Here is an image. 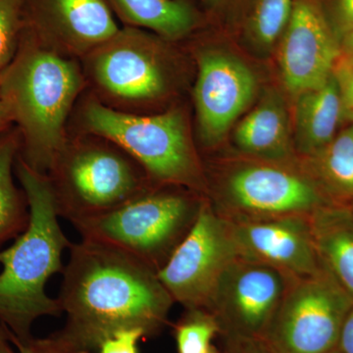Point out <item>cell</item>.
<instances>
[{
  "instance_id": "cell-1",
  "label": "cell",
  "mask_w": 353,
  "mask_h": 353,
  "mask_svg": "<svg viewBox=\"0 0 353 353\" xmlns=\"http://www.w3.org/2000/svg\"><path fill=\"white\" fill-rule=\"evenodd\" d=\"M69 250L57 299L66 322L52 334L65 347L94 353L118 332L138 329L150 336L167 324L175 301L157 270L101 241L82 239Z\"/></svg>"
},
{
  "instance_id": "cell-12",
  "label": "cell",
  "mask_w": 353,
  "mask_h": 353,
  "mask_svg": "<svg viewBox=\"0 0 353 353\" xmlns=\"http://www.w3.org/2000/svg\"><path fill=\"white\" fill-rule=\"evenodd\" d=\"M196 82L194 88L199 141L214 148L252 103L256 92L252 71L233 55L218 48L196 51Z\"/></svg>"
},
{
  "instance_id": "cell-26",
  "label": "cell",
  "mask_w": 353,
  "mask_h": 353,
  "mask_svg": "<svg viewBox=\"0 0 353 353\" xmlns=\"http://www.w3.org/2000/svg\"><path fill=\"white\" fill-rule=\"evenodd\" d=\"M340 92L343 123H353V67L341 58L333 72Z\"/></svg>"
},
{
  "instance_id": "cell-7",
  "label": "cell",
  "mask_w": 353,
  "mask_h": 353,
  "mask_svg": "<svg viewBox=\"0 0 353 353\" xmlns=\"http://www.w3.org/2000/svg\"><path fill=\"white\" fill-rule=\"evenodd\" d=\"M203 199L183 188L157 185L73 226L82 239L115 246L158 272L194 226Z\"/></svg>"
},
{
  "instance_id": "cell-36",
  "label": "cell",
  "mask_w": 353,
  "mask_h": 353,
  "mask_svg": "<svg viewBox=\"0 0 353 353\" xmlns=\"http://www.w3.org/2000/svg\"><path fill=\"white\" fill-rule=\"evenodd\" d=\"M208 353H218L217 350H215L214 347H212L209 350V352Z\"/></svg>"
},
{
  "instance_id": "cell-22",
  "label": "cell",
  "mask_w": 353,
  "mask_h": 353,
  "mask_svg": "<svg viewBox=\"0 0 353 353\" xmlns=\"http://www.w3.org/2000/svg\"><path fill=\"white\" fill-rule=\"evenodd\" d=\"M294 0H250L241 19L243 34L257 50L273 48L290 17Z\"/></svg>"
},
{
  "instance_id": "cell-6",
  "label": "cell",
  "mask_w": 353,
  "mask_h": 353,
  "mask_svg": "<svg viewBox=\"0 0 353 353\" xmlns=\"http://www.w3.org/2000/svg\"><path fill=\"white\" fill-rule=\"evenodd\" d=\"M171 43L146 30L120 27L80 60L87 92L120 112L155 114L153 108L176 92Z\"/></svg>"
},
{
  "instance_id": "cell-16",
  "label": "cell",
  "mask_w": 353,
  "mask_h": 353,
  "mask_svg": "<svg viewBox=\"0 0 353 353\" xmlns=\"http://www.w3.org/2000/svg\"><path fill=\"white\" fill-rule=\"evenodd\" d=\"M290 131L284 99L270 90L236 127L234 143L248 158L294 164L296 152Z\"/></svg>"
},
{
  "instance_id": "cell-14",
  "label": "cell",
  "mask_w": 353,
  "mask_h": 353,
  "mask_svg": "<svg viewBox=\"0 0 353 353\" xmlns=\"http://www.w3.org/2000/svg\"><path fill=\"white\" fill-rule=\"evenodd\" d=\"M24 18L43 46L78 60L120 29L105 0H24Z\"/></svg>"
},
{
  "instance_id": "cell-30",
  "label": "cell",
  "mask_w": 353,
  "mask_h": 353,
  "mask_svg": "<svg viewBox=\"0 0 353 353\" xmlns=\"http://www.w3.org/2000/svg\"><path fill=\"white\" fill-rule=\"evenodd\" d=\"M225 353H269L261 341L224 336Z\"/></svg>"
},
{
  "instance_id": "cell-11",
  "label": "cell",
  "mask_w": 353,
  "mask_h": 353,
  "mask_svg": "<svg viewBox=\"0 0 353 353\" xmlns=\"http://www.w3.org/2000/svg\"><path fill=\"white\" fill-rule=\"evenodd\" d=\"M292 280L270 265L238 257L220 276L206 310L223 336L260 341Z\"/></svg>"
},
{
  "instance_id": "cell-21",
  "label": "cell",
  "mask_w": 353,
  "mask_h": 353,
  "mask_svg": "<svg viewBox=\"0 0 353 353\" xmlns=\"http://www.w3.org/2000/svg\"><path fill=\"white\" fill-rule=\"evenodd\" d=\"M20 146L16 127H11L0 137V245L17 238L29 224L27 197L13 178Z\"/></svg>"
},
{
  "instance_id": "cell-17",
  "label": "cell",
  "mask_w": 353,
  "mask_h": 353,
  "mask_svg": "<svg viewBox=\"0 0 353 353\" xmlns=\"http://www.w3.org/2000/svg\"><path fill=\"white\" fill-rule=\"evenodd\" d=\"M105 2L123 25L146 30L173 43L190 38L205 24V15L190 0Z\"/></svg>"
},
{
  "instance_id": "cell-8",
  "label": "cell",
  "mask_w": 353,
  "mask_h": 353,
  "mask_svg": "<svg viewBox=\"0 0 353 353\" xmlns=\"http://www.w3.org/2000/svg\"><path fill=\"white\" fill-rule=\"evenodd\" d=\"M206 199L228 222H259L311 216L332 203L301 165L250 158L232 164L208 182Z\"/></svg>"
},
{
  "instance_id": "cell-31",
  "label": "cell",
  "mask_w": 353,
  "mask_h": 353,
  "mask_svg": "<svg viewBox=\"0 0 353 353\" xmlns=\"http://www.w3.org/2000/svg\"><path fill=\"white\" fill-rule=\"evenodd\" d=\"M338 348L343 353H353V308L343 325Z\"/></svg>"
},
{
  "instance_id": "cell-37",
  "label": "cell",
  "mask_w": 353,
  "mask_h": 353,
  "mask_svg": "<svg viewBox=\"0 0 353 353\" xmlns=\"http://www.w3.org/2000/svg\"><path fill=\"white\" fill-rule=\"evenodd\" d=\"M348 205H350V208H352L353 210V202H352V203H350V204H348Z\"/></svg>"
},
{
  "instance_id": "cell-20",
  "label": "cell",
  "mask_w": 353,
  "mask_h": 353,
  "mask_svg": "<svg viewBox=\"0 0 353 353\" xmlns=\"http://www.w3.org/2000/svg\"><path fill=\"white\" fill-rule=\"evenodd\" d=\"M301 167L334 204L353 202V123Z\"/></svg>"
},
{
  "instance_id": "cell-4",
  "label": "cell",
  "mask_w": 353,
  "mask_h": 353,
  "mask_svg": "<svg viewBox=\"0 0 353 353\" xmlns=\"http://www.w3.org/2000/svg\"><path fill=\"white\" fill-rule=\"evenodd\" d=\"M69 132L112 141L143 167L155 185L183 188L205 196V170L180 106L150 115L120 112L85 90L72 114Z\"/></svg>"
},
{
  "instance_id": "cell-29",
  "label": "cell",
  "mask_w": 353,
  "mask_h": 353,
  "mask_svg": "<svg viewBox=\"0 0 353 353\" xmlns=\"http://www.w3.org/2000/svg\"><path fill=\"white\" fill-rule=\"evenodd\" d=\"M206 12L211 16L228 17L233 11H241V19L250 0H199Z\"/></svg>"
},
{
  "instance_id": "cell-2",
  "label": "cell",
  "mask_w": 353,
  "mask_h": 353,
  "mask_svg": "<svg viewBox=\"0 0 353 353\" xmlns=\"http://www.w3.org/2000/svg\"><path fill=\"white\" fill-rule=\"evenodd\" d=\"M85 90L80 60L50 50L25 28L15 57L0 75V97L19 132V157L34 170H50Z\"/></svg>"
},
{
  "instance_id": "cell-19",
  "label": "cell",
  "mask_w": 353,
  "mask_h": 353,
  "mask_svg": "<svg viewBox=\"0 0 353 353\" xmlns=\"http://www.w3.org/2000/svg\"><path fill=\"white\" fill-rule=\"evenodd\" d=\"M318 256L323 266L353 297V210L329 204L310 216Z\"/></svg>"
},
{
  "instance_id": "cell-3",
  "label": "cell",
  "mask_w": 353,
  "mask_h": 353,
  "mask_svg": "<svg viewBox=\"0 0 353 353\" xmlns=\"http://www.w3.org/2000/svg\"><path fill=\"white\" fill-rule=\"evenodd\" d=\"M16 176L29 205V224L12 245L0 252V324L18 340L31 338L43 316L62 312L58 299L46 294L51 276L63 272L62 254L72 243L59 224L50 179L18 155Z\"/></svg>"
},
{
  "instance_id": "cell-18",
  "label": "cell",
  "mask_w": 353,
  "mask_h": 353,
  "mask_svg": "<svg viewBox=\"0 0 353 353\" xmlns=\"http://www.w3.org/2000/svg\"><path fill=\"white\" fill-rule=\"evenodd\" d=\"M343 123L340 92L334 74L324 85L296 97L294 148L306 159L322 150L336 136Z\"/></svg>"
},
{
  "instance_id": "cell-35",
  "label": "cell",
  "mask_w": 353,
  "mask_h": 353,
  "mask_svg": "<svg viewBox=\"0 0 353 353\" xmlns=\"http://www.w3.org/2000/svg\"><path fill=\"white\" fill-rule=\"evenodd\" d=\"M327 353H343V352H341V350H339L338 347H336V348H334V350H331V352H327Z\"/></svg>"
},
{
  "instance_id": "cell-9",
  "label": "cell",
  "mask_w": 353,
  "mask_h": 353,
  "mask_svg": "<svg viewBox=\"0 0 353 353\" xmlns=\"http://www.w3.org/2000/svg\"><path fill=\"white\" fill-rule=\"evenodd\" d=\"M353 297L324 266L290 282L261 341L269 353H327L338 347Z\"/></svg>"
},
{
  "instance_id": "cell-13",
  "label": "cell",
  "mask_w": 353,
  "mask_h": 353,
  "mask_svg": "<svg viewBox=\"0 0 353 353\" xmlns=\"http://www.w3.org/2000/svg\"><path fill=\"white\" fill-rule=\"evenodd\" d=\"M278 44L283 81L296 97L324 85L341 57L340 41L318 0H294Z\"/></svg>"
},
{
  "instance_id": "cell-23",
  "label": "cell",
  "mask_w": 353,
  "mask_h": 353,
  "mask_svg": "<svg viewBox=\"0 0 353 353\" xmlns=\"http://www.w3.org/2000/svg\"><path fill=\"white\" fill-rule=\"evenodd\" d=\"M222 333L219 322L205 309H185L175 326L178 353H208L213 339Z\"/></svg>"
},
{
  "instance_id": "cell-32",
  "label": "cell",
  "mask_w": 353,
  "mask_h": 353,
  "mask_svg": "<svg viewBox=\"0 0 353 353\" xmlns=\"http://www.w3.org/2000/svg\"><path fill=\"white\" fill-rule=\"evenodd\" d=\"M341 59L353 67V34L340 39Z\"/></svg>"
},
{
  "instance_id": "cell-34",
  "label": "cell",
  "mask_w": 353,
  "mask_h": 353,
  "mask_svg": "<svg viewBox=\"0 0 353 353\" xmlns=\"http://www.w3.org/2000/svg\"><path fill=\"white\" fill-rule=\"evenodd\" d=\"M12 345L6 329L0 324V353H17L14 352Z\"/></svg>"
},
{
  "instance_id": "cell-27",
  "label": "cell",
  "mask_w": 353,
  "mask_h": 353,
  "mask_svg": "<svg viewBox=\"0 0 353 353\" xmlns=\"http://www.w3.org/2000/svg\"><path fill=\"white\" fill-rule=\"evenodd\" d=\"M145 336L141 330H125L113 334L99 347V353H139L138 343Z\"/></svg>"
},
{
  "instance_id": "cell-24",
  "label": "cell",
  "mask_w": 353,
  "mask_h": 353,
  "mask_svg": "<svg viewBox=\"0 0 353 353\" xmlns=\"http://www.w3.org/2000/svg\"><path fill=\"white\" fill-rule=\"evenodd\" d=\"M24 29V0H0V75L15 57Z\"/></svg>"
},
{
  "instance_id": "cell-28",
  "label": "cell",
  "mask_w": 353,
  "mask_h": 353,
  "mask_svg": "<svg viewBox=\"0 0 353 353\" xmlns=\"http://www.w3.org/2000/svg\"><path fill=\"white\" fill-rule=\"evenodd\" d=\"M8 336L13 345L17 348V353H74L52 334L43 339H36L32 336L26 340H18L9 334Z\"/></svg>"
},
{
  "instance_id": "cell-25",
  "label": "cell",
  "mask_w": 353,
  "mask_h": 353,
  "mask_svg": "<svg viewBox=\"0 0 353 353\" xmlns=\"http://www.w3.org/2000/svg\"><path fill=\"white\" fill-rule=\"evenodd\" d=\"M318 2L339 41L353 34V0H318Z\"/></svg>"
},
{
  "instance_id": "cell-15",
  "label": "cell",
  "mask_w": 353,
  "mask_h": 353,
  "mask_svg": "<svg viewBox=\"0 0 353 353\" xmlns=\"http://www.w3.org/2000/svg\"><path fill=\"white\" fill-rule=\"evenodd\" d=\"M230 224L241 259L270 265L292 279L307 277L323 268L310 216Z\"/></svg>"
},
{
  "instance_id": "cell-33",
  "label": "cell",
  "mask_w": 353,
  "mask_h": 353,
  "mask_svg": "<svg viewBox=\"0 0 353 353\" xmlns=\"http://www.w3.org/2000/svg\"><path fill=\"white\" fill-rule=\"evenodd\" d=\"M12 121L7 110L6 104L0 97V137L12 127Z\"/></svg>"
},
{
  "instance_id": "cell-5",
  "label": "cell",
  "mask_w": 353,
  "mask_h": 353,
  "mask_svg": "<svg viewBox=\"0 0 353 353\" xmlns=\"http://www.w3.org/2000/svg\"><path fill=\"white\" fill-rule=\"evenodd\" d=\"M46 175L58 215L72 224L106 214L157 187L119 146L83 132H69Z\"/></svg>"
},
{
  "instance_id": "cell-10",
  "label": "cell",
  "mask_w": 353,
  "mask_h": 353,
  "mask_svg": "<svg viewBox=\"0 0 353 353\" xmlns=\"http://www.w3.org/2000/svg\"><path fill=\"white\" fill-rule=\"evenodd\" d=\"M238 257L231 224L204 196L196 223L157 276L175 303L206 310L220 276Z\"/></svg>"
}]
</instances>
